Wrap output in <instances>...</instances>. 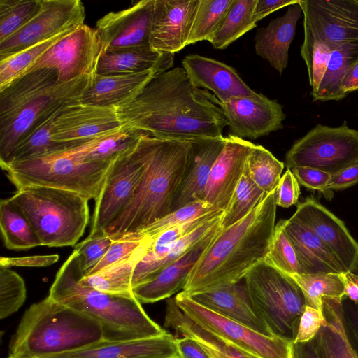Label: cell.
<instances>
[{
	"instance_id": "cell-47",
	"label": "cell",
	"mask_w": 358,
	"mask_h": 358,
	"mask_svg": "<svg viewBox=\"0 0 358 358\" xmlns=\"http://www.w3.org/2000/svg\"><path fill=\"white\" fill-rule=\"evenodd\" d=\"M332 49L329 44L317 39L305 38L301 47L308 74L312 91L315 94L320 85L327 70Z\"/></svg>"
},
{
	"instance_id": "cell-17",
	"label": "cell",
	"mask_w": 358,
	"mask_h": 358,
	"mask_svg": "<svg viewBox=\"0 0 358 358\" xmlns=\"http://www.w3.org/2000/svg\"><path fill=\"white\" fill-rule=\"evenodd\" d=\"M231 135L257 139L283 127L282 106L262 94L233 96L220 102Z\"/></svg>"
},
{
	"instance_id": "cell-51",
	"label": "cell",
	"mask_w": 358,
	"mask_h": 358,
	"mask_svg": "<svg viewBox=\"0 0 358 358\" xmlns=\"http://www.w3.org/2000/svg\"><path fill=\"white\" fill-rule=\"evenodd\" d=\"M223 213L224 210H215L199 217L170 228L150 239L147 250H156L166 248L179 239L186 236L206 221L210 220Z\"/></svg>"
},
{
	"instance_id": "cell-39",
	"label": "cell",
	"mask_w": 358,
	"mask_h": 358,
	"mask_svg": "<svg viewBox=\"0 0 358 358\" xmlns=\"http://www.w3.org/2000/svg\"><path fill=\"white\" fill-rule=\"evenodd\" d=\"M303 292L306 306L323 313V299L343 301L345 287L341 273L306 274L290 275Z\"/></svg>"
},
{
	"instance_id": "cell-20",
	"label": "cell",
	"mask_w": 358,
	"mask_h": 358,
	"mask_svg": "<svg viewBox=\"0 0 358 358\" xmlns=\"http://www.w3.org/2000/svg\"><path fill=\"white\" fill-rule=\"evenodd\" d=\"M200 0H155L150 46L175 53L188 45Z\"/></svg>"
},
{
	"instance_id": "cell-41",
	"label": "cell",
	"mask_w": 358,
	"mask_h": 358,
	"mask_svg": "<svg viewBox=\"0 0 358 358\" xmlns=\"http://www.w3.org/2000/svg\"><path fill=\"white\" fill-rule=\"evenodd\" d=\"M78 27L65 31L51 38L0 60V91L27 73L52 46Z\"/></svg>"
},
{
	"instance_id": "cell-9",
	"label": "cell",
	"mask_w": 358,
	"mask_h": 358,
	"mask_svg": "<svg viewBox=\"0 0 358 358\" xmlns=\"http://www.w3.org/2000/svg\"><path fill=\"white\" fill-rule=\"evenodd\" d=\"M250 299L273 335L294 341L306 306L292 277L264 260L245 276Z\"/></svg>"
},
{
	"instance_id": "cell-52",
	"label": "cell",
	"mask_w": 358,
	"mask_h": 358,
	"mask_svg": "<svg viewBox=\"0 0 358 358\" xmlns=\"http://www.w3.org/2000/svg\"><path fill=\"white\" fill-rule=\"evenodd\" d=\"M147 240L143 236H131L113 241L103 257L88 275L97 273L128 258Z\"/></svg>"
},
{
	"instance_id": "cell-45",
	"label": "cell",
	"mask_w": 358,
	"mask_h": 358,
	"mask_svg": "<svg viewBox=\"0 0 358 358\" xmlns=\"http://www.w3.org/2000/svg\"><path fill=\"white\" fill-rule=\"evenodd\" d=\"M39 8L40 0H0V42L24 27Z\"/></svg>"
},
{
	"instance_id": "cell-16",
	"label": "cell",
	"mask_w": 358,
	"mask_h": 358,
	"mask_svg": "<svg viewBox=\"0 0 358 358\" xmlns=\"http://www.w3.org/2000/svg\"><path fill=\"white\" fill-rule=\"evenodd\" d=\"M125 125L117 108L76 101L64 105L55 117L52 138L57 142L79 145L120 130Z\"/></svg>"
},
{
	"instance_id": "cell-56",
	"label": "cell",
	"mask_w": 358,
	"mask_h": 358,
	"mask_svg": "<svg viewBox=\"0 0 358 358\" xmlns=\"http://www.w3.org/2000/svg\"><path fill=\"white\" fill-rule=\"evenodd\" d=\"M57 254L48 255H33L19 257L0 258V266L5 268L17 267H45L50 266L59 260Z\"/></svg>"
},
{
	"instance_id": "cell-48",
	"label": "cell",
	"mask_w": 358,
	"mask_h": 358,
	"mask_svg": "<svg viewBox=\"0 0 358 358\" xmlns=\"http://www.w3.org/2000/svg\"><path fill=\"white\" fill-rule=\"evenodd\" d=\"M26 296L22 278L10 268L0 266V318L16 313L24 304Z\"/></svg>"
},
{
	"instance_id": "cell-57",
	"label": "cell",
	"mask_w": 358,
	"mask_h": 358,
	"mask_svg": "<svg viewBox=\"0 0 358 358\" xmlns=\"http://www.w3.org/2000/svg\"><path fill=\"white\" fill-rule=\"evenodd\" d=\"M358 183V164L331 175L328 189L343 190Z\"/></svg>"
},
{
	"instance_id": "cell-5",
	"label": "cell",
	"mask_w": 358,
	"mask_h": 358,
	"mask_svg": "<svg viewBox=\"0 0 358 358\" xmlns=\"http://www.w3.org/2000/svg\"><path fill=\"white\" fill-rule=\"evenodd\" d=\"M84 276L73 250L57 271L48 296L96 320L106 341L150 338L167 331L154 322L134 297L106 294L83 285Z\"/></svg>"
},
{
	"instance_id": "cell-14",
	"label": "cell",
	"mask_w": 358,
	"mask_h": 358,
	"mask_svg": "<svg viewBox=\"0 0 358 358\" xmlns=\"http://www.w3.org/2000/svg\"><path fill=\"white\" fill-rule=\"evenodd\" d=\"M85 7L80 0H40L34 17L0 42V60L84 24Z\"/></svg>"
},
{
	"instance_id": "cell-26",
	"label": "cell",
	"mask_w": 358,
	"mask_h": 358,
	"mask_svg": "<svg viewBox=\"0 0 358 358\" xmlns=\"http://www.w3.org/2000/svg\"><path fill=\"white\" fill-rule=\"evenodd\" d=\"M189 296V295H188ZM201 306L266 336H274L259 317L248 294L244 279L189 296Z\"/></svg>"
},
{
	"instance_id": "cell-11",
	"label": "cell",
	"mask_w": 358,
	"mask_h": 358,
	"mask_svg": "<svg viewBox=\"0 0 358 358\" xmlns=\"http://www.w3.org/2000/svg\"><path fill=\"white\" fill-rule=\"evenodd\" d=\"M177 306L193 322L252 358H292L294 341L266 336L201 306L182 291Z\"/></svg>"
},
{
	"instance_id": "cell-7",
	"label": "cell",
	"mask_w": 358,
	"mask_h": 358,
	"mask_svg": "<svg viewBox=\"0 0 358 358\" xmlns=\"http://www.w3.org/2000/svg\"><path fill=\"white\" fill-rule=\"evenodd\" d=\"M8 199L29 220L41 245L74 246L89 223V200L73 192L27 186Z\"/></svg>"
},
{
	"instance_id": "cell-1",
	"label": "cell",
	"mask_w": 358,
	"mask_h": 358,
	"mask_svg": "<svg viewBox=\"0 0 358 358\" xmlns=\"http://www.w3.org/2000/svg\"><path fill=\"white\" fill-rule=\"evenodd\" d=\"M117 111L124 124L163 139L222 138L227 126L220 101L196 87L180 66L155 75L132 102Z\"/></svg>"
},
{
	"instance_id": "cell-49",
	"label": "cell",
	"mask_w": 358,
	"mask_h": 358,
	"mask_svg": "<svg viewBox=\"0 0 358 358\" xmlns=\"http://www.w3.org/2000/svg\"><path fill=\"white\" fill-rule=\"evenodd\" d=\"M215 210L218 209L215 208L208 202L197 201L172 211L148 226L138 235L135 236H143L150 240L170 228L199 217Z\"/></svg>"
},
{
	"instance_id": "cell-43",
	"label": "cell",
	"mask_w": 358,
	"mask_h": 358,
	"mask_svg": "<svg viewBox=\"0 0 358 358\" xmlns=\"http://www.w3.org/2000/svg\"><path fill=\"white\" fill-rule=\"evenodd\" d=\"M266 194L249 177L243 174L232 195L229 206L223 213L221 228L227 229L246 217L265 199Z\"/></svg>"
},
{
	"instance_id": "cell-42",
	"label": "cell",
	"mask_w": 358,
	"mask_h": 358,
	"mask_svg": "<svg viewBox=\"0 0 358 358\" xmlns=\"http://www.w3.org/2000/svg\"><path fill=\"white\" fill-rule=\"evenodd\" d=\"M283 169V162L263 146L257 145L252 148L245 166L249 177L266 195L275 191Z\"/></svg>"
},
{
	"instance_id": "cell-28",
	"label": "cell",
	"mask_w": 358,
	"mask_h": 358,
	"mask_svg": "<svg viewBox=\"0 0 358 358\" xmlns=\"http://www.w3.org/2000/svg\"><path fill=\"white\" fill-rule=\"evenodd\" d=\"M283 229L296 252L301 273L347 272L334 252L308 228L290 217L284 220Z\"/></svg>"
},
{
	"instance_id": "cell-18",
	"label": "cell",
	"mask_w": 358,
	"mask_h": 358,
	"mask_svg": "<svg viewBox=\"0 0 358 358\" xmlns=\"http://www.w3.org/2000/svg\"><path fill=\"white\" fill-rule=\"evenodd\" d=\"M155 0H141L131 7L110 12L100 18L96 28L102 54L127 48L150 45Z\"/></svg>"
},
{
	"instance_id": "cell-59",
	"label": "cell",
	"mask_w": 358,
	"mask_h": 358,
	"mask_svg": "<svg viewBox=\"0 0 358 358\" xmlns=\"http://www.w3.org/2000/svg\"><path fill=\"white\" fill-rule=\"evenodd\" d=\"M299 2V0H257L253 10L252 20L257 24L270 13Z\"/></svg>"
},
{
	"instance_id": "cell-46",
	"label": "cell",
	"mask_w": 358,
	"mask_h": 358,
	"mask_svg": "<svg viewBox=\"0 0 358 358\" xmlns=\"http://www.w3.org/2000/svg\"><path fill=\"white\" fill-rule=\"evenodd\" d=\"M283 223L284 220L275 225L268 253L264 260L289 275L301 273L296 252L285 234Z\"/></svg>"
},
{
	"instance_id": "cell-24",
	"label": "cell",
	"mask_w": 358,
	"mask_h": 358,
	"mask_svg": "<svg viewBox=\"0 0 358 358\" xmlns=\"http://www.w3.org/2000/svg\"><path fill=\"white\" fill-rule=\"evenodd\" d=\"M182 65L196 87L212 91L220 102L233 96H252L257 94L233 67L220 61L193 54L185 56Z\"/></svg>"
},
{
	"instance_id": "cell-62",
	"label": "cell",
	"mask_w": 358,
	"mask_h": 358,
	"mask_svg": "<svg viewBox=\"0 0 358 358\" xmlns=\"http://www.w3.org/2000/svg\"><path fill=\"white\" fill-rule=\"evenodd\" d=\"M341 89L346 94L358 90V58L346 71L341 83Z\"/></svg>"
},
{
	"instance_id": "cell-8",
	"label": "cell",
	"mask_w": 358,
	"mask_h": 358,
	"mask_svg": "<svg viewBox=\"0 0 358 358\" xmlns=\"http://www.w3.org/2000/svg\"><path fill=\"white\" fill-rule=\"evenodd\" d=\"M69 147L24 160L13 162L3 171L17 189L43 186L69 190L87 200L98 198L111 162H87Z\"/></svg>"
},
{
	"instance_id": "cell-58",
	"label": "cell",
	"mask_w": 358,
	"mask_h": 358,
	"mask_svg": "<svg viewBox=\"0 0 358 358\" xmlns=\"http://www.w3.org/2000/svg\"><path fill=\"white\" fill-rule=\"evenodd\" d=\"M175 341L180 358H210L203 346L191 337L183 336Z\"/></svg>"
},
{
	"instance_id": "cell-55",
	"label": "cell",
	"mask_w": 358,
	"mask_h": 358,
	"mask_svg": "<svg viewBox=\"0 0 358 358\" xmlns=\"http://www.w3.org/2000/svg\"><path fill=\"white\" fill-rule=\"evenodd\" d=\"M300 194L298 180L291 169H287L281 176L275 191L276 205L289 208L298 202Z\"/></svg>"
},
{
	"instance_id": "cell-25",
	"label": "cell",
	"mask_w": 358,
	"mask_h": 358,
	"mask_svg": "<svg viewBox=\"0 0 358 358\" xmlns=\"http://www.w3.org/2000/svg\"><path fill=\"white\" fill-rule=\"evenodd\" d=\"M221 230L220 227L183 257L164 267L149 280L134 287V297L141 304L152 303L169 299L174 294L182 291L192 268Z\"/></svg>"
},
{
	"instance_id": "cell-30",
	"label": "cell",
	"mask_w": 358,
	"mask_h": 358,
	"mask_svg": "<svg viewBox=\"0 0 358 358\" xmlns=\"http://www.w3.org/2000/svg\"><path fill=\"white\" fill-rule=\"evenodd\" d=\"M222 214L206 221L186 236L170 245L156 250H147L135 267L132 289L149 280L166 266L177 261L206 240L221 227Z\"/></svg>"
},
{
	"instance_id": "cell-22",
	"label": "cell",
	"mask_w": 358,
	"mask_h": 358,
	"mask_svg": "<svg viewBox=\"0 0 358 358\" xmlns=\"http://www.w3.org/2000/svg\"><path fill=\"white\" fill-rule=\"evenodd\" d=\"M176 338L164 334L136 340L106 341L43 358H180Z\"/></svg>"
},
{
	"instance_id": "cell-60",
	"label": "cell",
	"mask_w": 358,
	"mask_h": 358,
	"mask_svg": "<svg viewBox=\"0 0 358 358\" xmlns=\"http://www.w3.org/2000/svg\"><path fill=\"white\" fill-rule=\"evenodd\" d=\"M352 270L358 273V260ZM344 315L350 336L358 348V305L355 304L354 308L348 312L344 310Z\"/></svg>"
},
{
	"instance_id": "cell-13",
	"label": "cell",
	"mask_w": 358,
	"mask_h": 358,
	"mask_svg": "<svg viewBox=\"0 0 358 358\" xmlns=\"http://www.w3.org/2000/svg\"><path fill=\"white\" fill-rule=\"evenodd\" d=\"M102 52L103 46L96 30L84 24L52 46L27 72L53 69L62 83L83 76L94 78Z\"/></svg>"
},
{
	"instance_id": "cell-40",
	"label": "cell",
	"mask_w": 358,
	"mask_h": 358,
	"mask_svg": "<svg viewBox=\"0 0 358 358\" xmlns=\"http://www.w3.org/2000/svg\"><path fill=\"white\" fill-rule=\"evenodd\" d=\"M257 0H234L220 28L208 40L216 49L222 50L246 32L256 27L252 14Z\"/></svg>"
},
{
	"instance_id": "cell-37",
	"label": "cell",
	"mask_w": 358,
	"mask_h": 358,
	"mask_svg": "<svg viewBox=\"0 0 358 358\" xmlns=\"http://www.w3.org/2000/svg\"><path fill=\"white\" fill-rule=\"evenodd\" d=\"M358 58V42L343 44L332 50L329 64L313 100L339 101L348 94L341 89V81L351 64Z\"/></svg>"
},
{
	"instance_id": "cell-15",
	"label": "cell",
	"mask_w": 358,
	"mask_h": 358,
	"mask_svg": "<svg viewBox=\"0 0 358 358\" xmlns=\"http://www.w3.org/2000/svg\"><path fill=\"white\" fill-rule=\"evenodd\" d=\"M304 37L331 49L358 42V0H299Z\"/></svg>"
},
{
	"instance_id": "cell-38",
	"label": "cell",
	"mask_w": 358,
	"mask_h": 358,
	"mask_svg": "<svg viewBox=\"0 0 358 358\" xmlns=\"http://www.w3.org/2000/svg\"><path fill=\"white\" fill-rule=\"evenodd\" d=\"M62 108L44 117L28 131L17 145L11 162L24 160L77 145L57 142L52 138L54 121Z\"/></svg>"
},
{
	"instance_id": "cell-63",
	"label": "cell",
	"mask_w": 358,
	"mask_h": 358,
	"mask_svg": "<svg viewBox=\"0 0 358 358\" xmlns=\"http://www.w3.org/2000/svg\"><path fill=\"white\" fill-rule=\"evenodd\" d=\"M292 358H320L312 341L293 344Z\"/></svg>"
},
{
	"instance_id": "cell-33",
	"label": "cell",
	"mask_w": 358,
	"mask_h": 358,
	"mask_svg": "<svg viewBox=\"0 0 358 358\" xmlns=\"http://www.w3.org/2000/svg\"><path fill=\"white\" fill-rule=\"evenodd\" d=\"M164 326L198 341L210 358H252L227 341L199 327L177 306L175 298L166 301Z\"/></svg>"
},
{
	"instance_id": "cell-10",
	"label": "cell",
	"mask_w": 358,
	"mask_h": 358,
	"mask_svg": "<svg viewBox=\"0 0 358 358\" xmlns=\"http://www.w3.org/2000/svg\"><path fill=\"white\" fill-rule=\"evenodd\" d=\"M358 164V131L347 122L338 127L317 124L285 156L287 169L308 166L331 175Z\"/></svg>"
},
{
	"instance_id": "cell-31",
	"label": "cell",
	"mask_w": 358,
	"mask_h": 358,
	"mask_svg": "<svg viewBox=\"0 0 358 358\" xmlns=\"http://www.w3.org/2000/svg\"><path fill=\"white\" fill-rule=\"evenodd\" d=\"M324 322L311 341L320 358H358L346 327L343 301L323 299Z\"/></svg>"
},
{
	"instance_id": "cell-32",
	"label": "cell",
	"mask_w": 358,
	"mask_h": 358,
	"mask_svg": "<svg viewBox=\"0 0 358 358\" xmlns=\"http://www.w3.org/2000/svg\"><path fill=\"white\" fill-rule=\"evenodd\" d=\"M174 54L152 49L150 45L106 52L102 54L96 74H132L154 70L160 73L171 69Z\"/></svg>"
},
{
	"instance_id": "cell-50",
	"label": "cell",
	"mask_w": 358,
	"mask_h": 358,
	"mask_svg": "<svg viewBox=\"0 0 358 358\" xmlns=\"http://www.w3.org/2000/svg\"><path fill=\"white\" fill-rule=\"evenodd\" d=\"M113 240L103 233L88 236L78 243L74 250L77 252L84 276L87 275L103 257Z\"/></svg>"
},
{
	"instance_id": "cell-3",
	"label": "cell",
	"mask_w": 358,
	"mask_h": 358,
	"mask_svg": "<svg viewBox=\"0 0 358 358\" xmlns=\"http://www.w3.org/2000/svg\"><path fill=\"white\" fill-rule=\"evenodd\" d=\"M141 140L145 151V172L131 203L103 231L113 241L137 236L171 213L185 173L191 141L145 134Z\"/></svg>"
},
{
	"instance_id": "cell-34",
	"label": "cell",
	"mask_w": 358,
	"mask_h": 358,
	"mask_svg": "<svg viewBox=\"0 0 358 358\" xmlns=\"http://www.w3.org/2000/svg\"><path fill=\"white\" fill-rule=\"evenodd\" d=\"M150 244L148 240L130 257L94 274L83 276L80 282L100 292L117 296L134 297L132 278L137 264Z\"/></svg>"
},
{
	"instance_id": "cell-36",
	"label": "cell",
	"mask_w": 358,
	"mask_h": 358,
	"mask_svg": "<svg viewBox=\"0 0 358 358\" xmlns=\"http://www.w3.org/2000/svg\"><path fill=\"white\" fill-rule=\"evenodd\" d=\"M0 227L8 250H27L41 245L29 220L9 199L0 201Z\"/></svg>"
},
{
	"instance_id": "cell-6",
	"label": "cell",
	"mask_w": 358,
	"mask_h": 358,
	"mask_svg": "<svg viewBox=\"0 0 358 358\" xmlns=\"http://www.w3.org/2000/svg\"><path fill=\"white\" fill-rule=\"evenodd\" d=\"M103 340L98 322L48 296L25 310L10 340L8 358H43Z\"/></svg>"
},
{
	"instance_id": "cell-2",
	"label": "cell",
	"mask_w": 358,
	"mask_h": 358,
	"mask_svg": "<svg viewBox=\"0 0 358 358\" xmlns=\"http://www.w3.org/2000/svg\"><path fill=\"white\" fill-rule=\"evenodd\" d=\"M276 207L273 192L243 219L222 229L192 268L182 292L190 296L244 279L268 253Z\"/></svg>"
},
{
	"instance_id": "cell-23",
	"label": "cell",
	"mask_w": 358,
	"mask_h": 358,
	"mask_svg": "<svg viewBox=\"0 0 358 358\" xmlns=\"http://www.w3.org/2000/svg\"><path fill=\"white\" fill-rule=\"evenodd\" d=\"M225 144V137L191 141L187 164L176 194L172 211L197 201H205L210 170Z\"/></svg>"
},
{
	"instance_id": "cell-12",
	"label": "cell",
	"mask_w": 358,
	"mask_h": 358,
	"mask_svg": "<svg viewBox=\"0 0 358 358\" xmlns=\"http://www.w3.org/2000/svg\"><path fill=\"white\" fill-rule=\"evenodd\" d=\"M145 169V151L140 136L134 145L112 162L103 187L95 200L89 236L103 233L126 210L135 196Z\"/></svg>"
},
{
	"instance_id": "cell-44",
	"label": "cell",
	"mask_w": 358,
	"mask_h": 358,
	"mask_svg": "<svg viewBox=\"0 0 358 358\" xmlns=\"http://www.w3.org/2000/svg\"><path fill=\"white\" fill-rule=\"evenodd\" d=\"M234 0H200L188 45L208 41L221 26Z\"/></svg>"
},
{
	"instance_id": "cell-27",
	"label": "cell",
	"mask_w": 358,
	"mask_h": 358,
	"mask_svg": "<svg viewBox=\"0 0 358 358\" xmlns=\"http://www.w3.org/2000/svg\"><path fill=\"white\" fill-rule=\"evenodd\" d=\"M156 74L154 70L132 74H96L79 101L119 109L132 102Z\"/></svg>"
},
{
	"instance_id": "cell-35",
	"label": "cell",
	"mask_w": 358,
	"mask_h": 358,
	"mask_svg": "<svg viewBox=\"0 0 358 358\" xmlns=\"http://www.w3.org/2000/svg\"><path fill=\"white\" fill-rule=\"evenodd\" d=\"M141 135L125 125L120 130L77 145L73 150L87 162H111L134 145Z\"/></svg>"
},
{
	"instance_id": "cell-21",
	"label": "cell",
	"mask_w": 358,
	"mask_h": 358,
	"mask_svg": "<svg viewBox=\"0 0 358 358\" xmlns=\"http://www.w3.org/2000/svg\"><path fill=\"white\" fill-rule=\"evenodd\" d=\"M255 144L229 134L209 174L204 200L225 210L243 174L247 158Z\"/></svg>"
},
{
	"instance_id": "cell-29",
	"label": "cell",
	"mask_w": 358,
	"mask_h": 358,
	"mask_svg": "<svg viewBox=\"0 0 358 358\" xmlns=\"http://www.w3.org/2000/svg\"><path fill=\"white\" fill-rule=\"evenodd\" d=\"M301 13L299 2L290 5L284 15L271 20L267 27L258 29L255 35V52L280 73L288 65L289 48Z\"/></svg>"
},
{
	"instance_id": "cell-19",
	"label": "cell",
	"mask_w": 358,
	"mask_h": 358,
	"mask_svg": "<svg viewBox=\"0 0 358 358\" xmlns=\"http://www.w3.org/2000/svg\"><path fill=\"white\" fill-rule=\"evenodd\" d=\"M315 234L336 256L347 271L358 260V242L344 222L310 196L298 203L291 217Z\"/></svg>"
},
{
	"instance_id": "cell-61",
	"label": "cell",
	"mask_w": 358,
	"mask_h": 358,
	"mask_svg": "<svg viewBox=\"0 0 358 358\" xmlns=\"http://www.w3.org/2000/svg\"><path fill=\"white\" fill-rule=\"evenodd\" d=\"M341 276L344 283L345 297L358 305V273L350 271L341 273Z\"/></svg>"
},
{
	"instance_id": "cell-53",
	"label": "cell",
	"mask_w": 358,
	"mask_h": 358,
	"mask_svg": "<svg viewBox=\"0 0 358 358\" xmlns=\"http://www.w3.org/2000/svg\"><path fill=\"white\" fill-rule=\"evenodd\" d=\"M291 171L299 184L309 189L317 190L327 199H331L332 191L327 188L331 174L308 166H295Z\"/></svg>"
},
{
	"instance_id": "cell-4",
	"label": "cell",
	"mask_w": 358,
	"mask_h": 358,
	"mask_svg": "<svg viewBox=\"0 0 358 358\" xmlns=\"http://www.w3.org/2000/svg\"><path fill=\"white\" fill-rule=\"evenodd\" d=\"M93 78L62 83L52 69L27 72L0 91V165L10 164L20 142L44 117L80 101Z\"/></svg>"
},
{
	"instance_id": "cell-54",
	"label": "cell",
	"mask_w": 358,
	"mask_h": 358,
	"mask_svg": "<svg viewBox=\"0 0 358 358\" xmlns=\"http://www.w3.org/2000/svg\"><path fill=\"white\" fill-rule=\"evenodd\" d=\"M324 322L322 312L306 306L301 317L294 343H308L312 341Z\"/></svg>"
}]
</instances>
